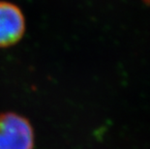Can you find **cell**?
<instances>
[{"mask_svg": "<svg viewBox=\"0 0 150 149\" xmlns=\"http://www.w3.org/2000/svg\"><path fill=\"white\" fill-rule=\"evenodd\" d=\"M34 130L26 117L16 112L0 113V149H33Z\"/></svg>", "mask_w": 150, "mask_h": 149, "instance_id": "1", "label": "cell"}, {"mask_svg": "<svg viewBox=\"0 0 150 149\" xmlns=\"http://www.w3.org/2000/svg\"><path fill=\"white\" fill-rule=\"evenodd\" d=\"M25 33V18L14 3L0 1V49L16 45Z\"/></svg>", "mask_w": 150, "mask_h": 149, "instance_id": "2", "label": "cell"}]
</instances>
